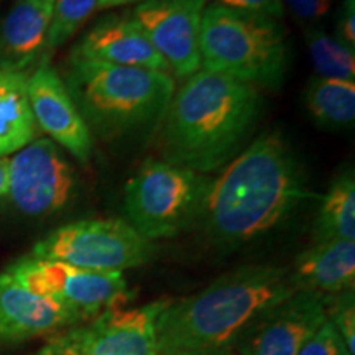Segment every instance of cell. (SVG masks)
<instances>
[{"label":"cell","mask_w":355,"mask_h":355,"mask_svg":"<svg viewBox=\"0 0 355 355\" xmlns=\"http://www.w3.org/2000/svg\"><path fill=\"white\" fill-rule=\"evenodd\" d=\"M76 322L60 303L35 295L8 272L0 273V340H25Z\"/></svg>","instance_id":"2e32d148"},{"label":"cell","mask_w":355,"mask_h":355,"mask_svg":"<svg viewBox=\"0 0 355 355\" xmlns=\"http://www.w3.org/2000/svg\"><path fill=\"white\" fill-rule=\"evenodd\" d=\"M295 290L288 270L247 265L180 301H166L157 319L158 355H199L230 347L243 331Z\"/></svg>","instance_id":"3957f363"},{"label":"cell","mask_w":355,"mask_h":355,"mask_svg":"<svg viewBox=\"0 0 355 355\" xmlns=\"http://www.w3.org/2000/svg\"><path fill=\"white\" fill-rule=\"evenodd\" d=\"M282 2L285 10L288 8L295 19L309 26L318 25V21L329 13L334 0H282Z\"/></svg>","instance_id":"d4e9b609"},{"label":"cell","mask_w":355,"mask_h":355,"mask_svg":"<svg viewBox=\"0 0 355 355\" xmlns=\"http://www.w3.org/2000/svg\"><path fill=\"white\" fill-rule=\"evenodd\" d=\"M288 278L295 291L336 295L354 290L355 241L316 242L296 257Z\"/></svg>","instance_id":"e0dca14e"},{"label":"cell","mask_w":355,"mask_h":355,"mask_svg":"<svg viewBox=\"0 0 355 355\" xmlns=\"http://www.w3.org/2000/svg\"><path fill=\"white\" fill-rule=\"evenodd\" d=\"M6 272L35 295L60 303L78 322L127 301V282L121 272H96L32 255L17 260Z\"/></svg>","instance_id":"ba28073f"},{"label":"cell","mask_w":355,"mask_h":355,"mask_svg":"<svg viewBox=\"0 0 355 355\" xmlns=\"http://www.w3.org/2000/svg\"><path fill=\"white\" fill-rule=\"evenodd\" d=\"M350 50H355V0H344L337 12L336 35Z\"/></svg>","instance_id":"4316f807"},{"label":"cell","mask_w":355,"mask_h":355,"mask_svg":"<svg viewBox=\"0 0 355 355\" xmlns=\"http://www.w3.org/2000/svg\"><path fill=\"white\" fill-rule=\"evenodd\" d=\"M78 175L55 141L38 139L8 158V194L30 217H46L73 201Z\"/></svg>","instance_id":"9c48e42d"},{"label":"cell","mask_w":355,"mask_h":355,"mask_svg":"<svg viewBox=\"0 0 355 355\" xmlns=\"http://www.w3.org/2000/svg\"><path fill=\"white\" fill-rule=\"evenodd\" d=\"M43 2H50V3H53V2H55V0H43Z\"/></svg>","instance_id":"1f68e13d"},{"label":"cell","mask_w":355,"mask_h":355,"mask_svg":"<svg viewBox=\"0 0 355 355\" xmlns=\"http://www.w3.org/2000/svg\"><path fill=\"white\" fill-rule=\"evenodd\" d=\"M304 42L316 76L354 81L355 50H350L319 25L306 26Z\"/></svg>","instance_id":"44dd1931"},{"label":"cell","mask_w":355,"mask_h":355,"mask_svg":"<svg viewBox=\"0 0 355 355\" xmlns=\"http://www.w3.org/2000/svg\"><path fill=\"white\" fill-rule=\"evenodd\" d=\"M53 3L15 0L0 20V71L26 74L48 60L46 40Z\"/></svg>","instance_id":"9a60e30c"},{"label":"cell","mask_w":355,"mask_h":355,"mask_svg":"<svg viewBox=\"0 0 355 355\" xmlns=\"http://www.w3.org/2000/svg\"><path fill=\"white\" fill-rule=\"evenodd\" d=\"M327 321L336 327L347 345L350 355H355V301L354 290L326 295Z\"/></svg>","instance_id":"603a6c76"},{"label":"cell","mask_w":355,"mask_h":355,"mask_svg":"<svg viewBox=\"0 0 355 355\" xmlns=\"http://www.w3.org/2000/svg\"><path fill=\"white\" fill-rule=\"evenodd\" d=\"M212 178L148 158L125 184L128 224L148 241L173 237L198 224Z\"/></svg>","instance_id":"8992f818"},{"label":"cell","mask_w":355,"mask_h":355,"mask_svg":"<svg viewBox=\"0 0 355 355\" xmlns=\"http://www.w3.org/2000/svg\"><path fill=\"white\" fill-rule=\"evenodd\" d=\"M326 321V295L295 291L243 331L245 337H239L241 355H298Z\"/></svg>","instance_id":"8fae6325"},{"label":"cell","mask_w":355,"mask_h":355,"mask_svg":"<svg viewBox=\"0 0 355 355\" xmlns=\"http://www.w3.org/2000/svg\"><path fill=\"white\" fill-rule=\"evenodd\" d=\"M37 355H86V354L81 352V349H79L76 343H74L73 337L69 336V332H66V334H61L55 337V339H51L43 349H40V352Z\"/></svg>","instance_id":"83f0119b"},{"label":"cell","mask_w":355,"mask_h":355,"mask_svg":"<svg viewBox=\"0 0 355 355\" xmlns=\"http://www.w3.org/2000/svg\"><path fill=\"white\" fill-rule=\"evenodd\" d=\"M152 241L121 219H91L61 225L35 243L32 257L96 272H123L153 257Z\"/></svg>","instance_id":"52a82bcc"},{"label":"cell","mask_w":355,"mask_h":355,"mask_svg":"<svg viewBox=\"0 0 355 355\" xmlns=\"http://www.w3.org/2000/svg\"><path fill=\"white\" fill-rule=\"evenodd\" d=\"M166 301L133 309L110 308L87 326L68 331L86 355H158L157 319Z\"/></svg>","instance_id":"4fadbf2b"},{"label":"cell","mask_w":355,"mask_h":355,"mask_svg":"<svg viewBox=\"0 0 355 355\" xmlns=\"http://www.w3.org/2000/svg\"><path fill=\"white\" fill-rule=\"evenodd\" d=\"M63 81L92 137L115 140L158 127L176 86L171 74L68 58Z\"/></svg>","instance_id":"277c9868"},{"label":"cell","mask_w":355,"mask_h":355,"mask_svg":"<svg viewBox=\"0 0 355 355\" xmlns=\"http://www.w3.org/2000/svg\"><path fill=\"white\" fill-rule=\"evenodd\" d=\"M69 58L170 74L165 60L155 50L132 12L110 13L97 20L74 44Z\"/></svg>","instance_id":"5bb4252c"},{"label":"cell","mask_w":355,"mask_h":355,"mask_svg":"<svg viewBox=\"0 0 355 355\" xmlns=\"http://www.w3.org/2000/svg\"><path fill=\"white\" fill-rule=\"evenodd\" d=\"M26 81V74L0 71V158L20 152L38 133Z\"/></svg>","instance_id":"ac0fdd59"},{"label":"cell","mask_w":355,"mask_h":355,"mask_svg":"<svg viewBox=\"0 0 355 355\" xmlns=\"http://www.w3.org/2000/svg\"><path fill=\"white\" fill-rule=\"evenodd\" d=\"M26 89L37 127L79 163H89L94 152V137L71 99L61 74H58L48 60H43L35 68L26 81Z\"/></svg>","instance_id":"7c38bea8"},{"label":"cell","mask_w":355,"mask_h":355,"mask_svg":"<svg viewBox=\"0 0 355 355\" xmlns=\"http://www.w3.org/2000/svg\"><path fill=\"white\" fill-rule=\"evenodd\" d=\"M214 3L232 8V10L263 15L275 20L283 19L286 12L282 0H216Z\"/></svg>","instance_id":"484cf974"},{"label":"cell","mask_w":355,"mask_h":355,"mask_svg":"<svg viewBox=\"0 0 355 355\" xmlns=\"http://www.w3.org/2000/svg\"><path fill=\"white\" fill-rule=\"evenodd\" d=\"M304 105L324 128L344 130L355 121V83L313 76L304 89Z\"/></svg>","instance_id":"d6986e66"},{"label":"cell","mask_w":355,"mask_h":355,"mask_svg":"<svg viewBox=\"0 0 355 355\" xmlns=\"http://www.w3.org/2000/svg\"><path fill=\"white\" fill-rule=\"evenodd\" d=\"M8 194V158H0V199Z\"/></svg>","instance_id":"f1b7e54d"},{"label":"cell","mask_w":355,"mask_h":355,"mask_svg":"<svg viewBox=\"0 0 355 355\" xmlns=\"http://www.w3.org/2000/svg\"><path fill=\"white\" fill-rule=\"evenodd\" d=\"M207 0H146L132 15L165 60L170 74L188 79L201 69L202 13Z\"/></svg>","instance_id":"30bf717a"},{"label":"cell","mask_w":355,"mask_h":355,"mask_svg":"<svg viewBox=\"0 0 355 355\" xmlns=\"http://www.w3.org/2000/svg\"><path fill=\"white\" fill-rule=\"evenodd\" d=\"M327 241H355V178L352 170L337 175L319 206L314 222V242Z\"/></svg>","instance_id":"ffe728a7"},{"label":"cell","mask_w":355,"mask_h":355,"mask_svg":"<svg viewBox=\"0 0 355 355\" xmlns=\"http://www.w3.org/2000/svg\"><path fill=\"white\" fill-rule=\"evenodd\" d=\"M308 196L291 146L266 132L212 178L198 224L214 242L243 243L277 227Z\"/></svg>","instance_id":"6da1fadb"},{"label":"cell","mask_w":355,"mask_h":355,"mask_svg":"<svg viewBox=\"0 0 355 355\" xmlns=\"http://www.w3.org/2000/svg\"><path fill=\"white\" fill-rule=\"evenodd\" d=\"M201 69L259 87H279L290 68V43L279 20L211 3L201 24Z\"/></svg>","instance_id":"5b68a950"},{"label":"cell","mask_w":355,"mask_h":355,"mask_svg":"<svg viewBox=\"0 0 355 355\" xmlns=\"http://www.w3.org/2000/svg\"><path fill=\"white\" fill-rule=\"evenodd\" d=\"M298 355H350L347 345L329 321L306 340Z\"/></svg>","instance_id":"cb8c5ba5"},{"label":"cell","mask_w":355,"mask_h":355,"mask_svg":"<svg viewBox=\"0 0 355 355\" xmlns=\"http://www.w3.org/2000/svg\"><path fill=\"white\" fill-rule=\"evenodd\" d=\"M261 107L257 87L199 69L175 91L158 123L162 159L202 175L222 170L237 157Z\"/></svg>","instance_id":"7a4b0ae2"},{"label":"cell","mask_w":355,"mask_h":355,"mask_svg":"<svg viewBox=\"0 0 355 355\" xmlns=\"http://www.w3.org/2000/svg\"><path fill=\"white\" fill-rule=\"evenodd\" d=\"M199 355H241L237 352H234L230 347H225V349H220V350H216V352H209V354H199Z\"/></svg>","instance_id":"4dcf8cb0"},{"label":"cell","mask_w":355,"mask_h":355,"mask_svg":"<svg viewBox=\"0 0 355 355\" xmlns=\"http://www.w3.org/2000/svg\"><path fill=\"white\" fill-rule=\"evenodd\" d=\"M146 0H99L97 3V10H107V8H117L123 6H133V3H141Z\"/></svg>","instance_id":"f546056e"},{"label":"cell","mask_w":355,"mask_h":355,"mask_svg":"<svg viewBox=\"0 0 355 355\" xmlns=\"http://www.w3.org/2000/svg\"><path fill=\"white\" fill-rule=\"evenodd\" d=\"M99 0H55L50 28H48L46 55L74 37L78 30L94 15Z\"/></svg>","instance_id":"7402d4cb"}]
</instances>
